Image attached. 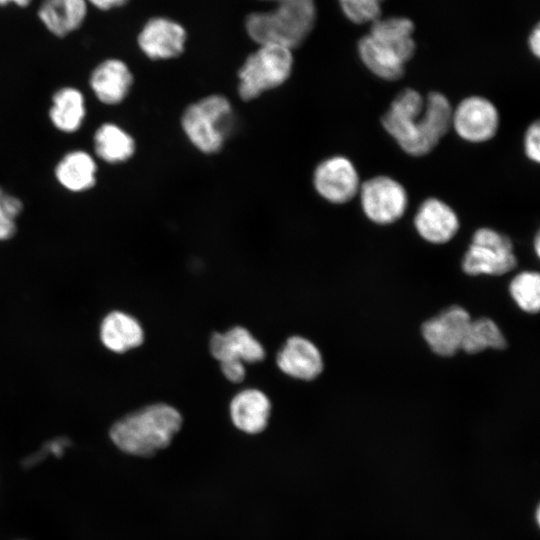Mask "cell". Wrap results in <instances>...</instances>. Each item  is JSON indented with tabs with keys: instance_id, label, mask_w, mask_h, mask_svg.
Returning <instances> with one entry per match:
<instances>
[{
	"instance_id": "obj_1",
	"label": "cell",
	"mask_w": 540,
	"mask_h": 540,
	"mask_svg": "<svg viewBox=\"0 0 540 540\" xmlns=\"http://www.w3.org/2000/svg\"><path fill=\"white\" fill-rule=\"evenodd\" d=\"M453 108L437 91L424 98L415 89L402 90L382 117V126L410 156L430 153L451 128Z\"/></svg>"
},
{
	"instance_id": "obj_2",
	"label": "cell",
	"mask_w": 540,
	"mask_h": 540,
	"mask_svg": "<svg viewBox=\"0 0 540 540\" xmlns=\"http://www.w3.org/2000/svg\"><path fill=\"white\" fill-rule=\"evenodd\" d=\"M182 417L174 407L157 403L145 406L116 421L109 435L122 452L150 457L170 445L180 430Z\"/></svg>"
},
{
	"instance_id": "obj_3",
	"label": "cell",
	"mask_w": 540,
	"mask_h": 540,
	"mask_svg": "<svg viewBox=\"0 0 540 540\" xmlns=\"http://www.w3.org/2000/svg\"><path fill=\"white\" fill-rule=\"evenodd\" d=\"M274 9L251 13L245 26L252 40L277 44L289 49L300 46L313 29L316 19L314 0H269Z\"/></svg>"
},
{
	"instance_id": "obj_4",
	"label": "cell",
	"mask_w": 540,
	"mask_h": 540,
	"mask_svg": "<svg viewBox=\"0 0 540 540\" xmlns=\"http://www.w3.org/2000/svg\"><path fill=\"white\" fill-rule=\"evenodd\" d=\"M181 129L190 144L205 155L219 153L234 125L230 100L219 93L190 103L182 112Z\"/></svg>"
},
{
	"instance_id": "obj_5",
	"label": "cell",
	"mask_w": 540,
	"mask_h": 540,
	"mask_svg": "<svg viewBox=\"0 0 540 540\" xmlns=\"http://www.w3.org/2000/svg\"><path fill=\"white\" fill-rule=\"evenodd\" d=\"M293 69L292 50L277 44H260L238 71L237 91L243 101L283 85Z\"/></svg>"
},
{
	"instance_id": "obj_6",
	"label": "cell",
	"mask_w": 540,
	"mask_h": 540,
	"mask_svg": "<svg viewBox=\"0 0 540 540\" xmlns=\"http://www.w3.org/2000/svg\"><path fill=\"white\" fill-rule=\"evenodd\" d=\"M517 264L510 238L492 228L477 229L466 251L462 268L469 275H502Z\"/></svg>"
},
{
	"instance_id": "obj_7",
	"label": "cell",
	"mask_w": 540,
	"mask_h": 540,
	"mask_svg": "<svg viewBox=\"0 0 540 540\" xmlns=\"http://www.w3.org/2000/svg\"><path fill=\"white\" fill-rule=\"evenodd\" d=\"M358 195L364 215L377 225L398 221L408 207L405 187L386 175H378L361 183Z\"/></svg>"
},
{
	"instance_id": "obj_8",
	"label": "cell",
	"mask_w": 540,
	"mask_h": 540,
	"mask_svg": "<svg viewBox=\"0 0 540 540\" xmlns=\"http://www.w3.org/2000/svg\"><path fill=\"white\" fill-rule=\"evenodd\" d=\"M499 123L497 107L483 96H468L452 111L451 127L462 140L469 143L491 140L498 131Z\"/></svg>"
},
{
	"instance_id": "obj_9",
	"label": "cell",
	"mask_w": 540,
	"mask_h": 540,
	"mask_svg": "<svg viewBox=\"0 0 540 540\" xmlns=\"http://www.w3.org/2000/svg\"><path fill=\"white\" fill-rule=\"evenodd\" d=\"M316 193L331 204H345L358 195L360 177L353 162L342 155L323 159L313 171Z\"/></svg>"
},
{
	"instance_id": "obj_10",
	"label": "cell",
	"mask_w": 540,
	"mask_h": 540,
	"mask_svg": "<svg viewBox=\"0 0 540 540\" xmlns=\"http://www.w3.org/2000/svg\"><path fill=\"white\" fill-rule=\"evenodd\" d=\"M470 321V315L465 309L452 306L424 322L422 335L434 353L452 356L461 349Z\"/></svg>"
},
{
	"instance_id": "obj_11",
	"label": "cell",
	"mask_w": 540,
	"mask_h": 540,
	"mask_svg": "<svg viewBox=\"0 0 540 540\" xmlns=\"http://www.w3.org/2000/svg\"><path fill=\"white\" fill-rule=\"evenodd\" d=\"M414 227L425 241L433 244L449 242L460 228L459 217L446 202L430 197L418 207Z\"/></svg>"
},
{
	"instance_id": "obj_12",
	"label": "cell",
	"mask_w": 540,
	"mask_h": 540,
	"mask_svg": "<svg viewBox=\"0 0 540 540\" xmlns=\"http://www.w3.org/2000/svg\"><path fill=\"white\" fill-rule=\"evenodd\" d=\"M186 40L184 28L167 18L150 19L138 36L142 52L152 60H166L179 56Z\"/></svg>"
},
{
	"instance_id": "obj_13",
	"label": "cell",
	"mask_w": 540,
	"mask_h": 540,
	"mask_svg": "<svg viewBox=\"0 0 540 540\" xmlns=\"http://www.w3.org/2000/svg\"><path fill=\"white\" fill-rule=\"evenodd\" d=\"M279 369L296 379L313 380L323 370V360L318 348L308 339L292 336L277 353Z\"/></svg>"
},
{
	"instance_id": "obj_14",
	"label": "cell",
	"mask_w": 540,
	"mask_h": 540,
	"mask_svg": "<svg viewBox=\"0 0 540 540\" xmlns=\"http://www.w3.org/2000/svg\"><path fill=\"white\" fill-rule=\"evenodd\" d=\"M209 348L212 356L220 363H256L265 358L263 346L241 326H235L224 333H214Z\"/></svg>"
},
{
	"instance_id": "obj_15",
	"label": "cell",
	"mask_w": 540,
	"mask_h": 540,
	"mask_svg": "<svg viewBox=\"0 0 540 540\" xmlns=\"http://www.w3.org/2000/svg\"><path fill=\"white\" fill-rule=\"evenodd\" d=\"M133 75L119 59H108L99 64L91 74L90 86L97 99L106 105H117L129 94Z\"/></svg>"
},
{
	"instance_id": "obj_16",
	"label": "cell",
	"mask_w": 540,
	"mask_h": 540,
	"mask_svg": "<svg viewBox=\"0 0 540 540\" xmlns=\"http://www.w3.org/2000/svg\"><path fill=\"white\" fill-rule=\"evenodd\" d=\"M271 412L269 398L254 388L242 390L230 403L233 424L247 434H258L268 425Z\"/></svg>"
},
{
	"instance_id": "obj_17",
	"label": "cell",
	"mask_w": 540,
	"mask_h": 540,
	"mask_svg": "<svg viewBox=\"0 0 540 540\" xmlns=\"http://www.w3.org/2000/svg\"><path fill=\"white\" fill-rule=\"evenodd\" d=\"M104 346L116 353H123L140 346L144 333L140 323L131 315L112 311L105 316L100 327Z\"/></svg>"
},
{
	"instance_id": "obj_18",
	"label": "cell",
	"mask_w": 540,
	"mask_h": 540,
	"mask_svg": "<svg viewBox=\"0 0 540 540\" xmlns=\"http://www.w3.org/2000/svg\"><path fill=\"white\" fill-rule=\"evenodd\" d=\"M357 49L362 63L375 76L386 81H395L403 76L406 63L402 58L368 34L359 40Z\"/></svg>"
},
{
	"instance_id": "obj_19",
	"label": "cell",
	"mask_w": 540,
	"mask_h": 540,
	"mask_svg": "<svg viewBox=\"0 0 540 540\" xmlns=\"http://www.w3.org/2000/svg\"><path fill=\"white\" fill-rule=\"evenodd\" d=\"M413 22L406 17L378 18L371 23L369 36L390 47L407 63L414 55Z\"/></svg>"
},
{
	"instance_id": "obj_20",
	"label": "cell",
	"mask_w": 540,
	"mask_h": 540,
	"mask_svg": "<svg viewBox=\"0 0 540 540\" xmlns=\"http://www.w3.org/2000/svg\"><path fill=\"white\" fill-rule=\"evenodd\" d=\"M97 165L93 157L82 150L67 153L55 168L57 181L67 190L83 192L96 182Z\"/></svg>"
},
{
	"instance_id": "obj_21",
	"label": "cell",
	"mask_w": 540,
	"mask_h": 540,
	"mask_svg": "<svg viewBox=\"0 0 540 540\" xmlns=\"http://www.w3.org/2000/svg\"><path fill=\"white\" fill-rule=\"evenodd\" d=\"M86 15L84 0H44L39 17L55 35L64 36L77 29Z\"/></svg>"
},
{
	"instance_id": "obj_22",
	"label": "cell",
	"mask_w": 540,
	"mask_h": 540,
	"mask_svg": "<svg viewBox=\"0 0 540 540\" xmlns=\"http://www.w3.org/2000/svg\"><path fill=\"white\" fill-rule=\"evenodd\" d=\"M96 155L111 164L123 163L135 153L136 143L131 134L115 123L102 124L94 134Z\"/></svg>"
},
{
	"instance_id": "obj_23",
	"label": "cell",
	"mask_w": 540,
	"mask_h": 540,
	"mask_svg": "<svg viewBox=\"0 0 540 540\" xmlns=\"http://www.w3.org/2000/svg\"><path fill=\"white\" fill-rule=\"evenodd\" d=\"M85 114V99L78 89L64 87L53 95L49 117L58 130L65 133L77 131L83 123Z\"/></svg>"
},
{
	"instance_id": "obj_24",
	"label": "cell",
	"mask_w": 540,
	"mask_h": 540,
	"mask_svg": "<svg viewBox=\"0 0 540 540\" xmlns=\"http://www.w3.org/2000/svg\"><path fill=\"white\" fill-rule=\"evenodd\" d=\"M505 347L506 340L501 330L493 320L485 317L470 321L461 345V349L469 354L479 353L488 348Z\"/></svg>"
},
{
	"instance_id": "obj_25",
	"label": "cell",
	"mask_w": 540,
	"mask_h": 540,
	"mask_svg": "<svg viewBox=\"0 0 540 540\" xmlns=\"http://www.w3.org/2000/svg\"><path fill=\"white\" fill-rule=\"evenodd\" d=\"M510 294L517 305L528 313H536L540 308V276L537 272L519 273L510 283Z\"/></svg>"
},
{
	"instance_id": "obj_26",
	"label": "cell",
	"mask_w": 540,
	"mask_h": 540,
	"mask_svg": "<svg viewBox=\"0 0 540 540\" xmlns=\"http://www.w3.org/2000/svg\"><path fill=\"white\" fill-rule=\"evenodd\" d=\"M384 0H339L344 15L355 24L373 22L380 18Z\"/></svg>"
},
{
	"instance_id": "obj_27",
	"label": "cell",
	"mask_w": 540,
	"mask_h": 540,
	"mask_svg": "<svg viewBox=\"0 0 540 540\" xmlns=\"http://www.w3.org/2000/svg\"><path fill=\"white\" fill-rule=\"evenodd\" d=\"M22 207L20 199L0 187V240H7L14 236L15 219L21 213Z\"/></svg>"
},
{
	"instance_id": "obj_28",
	"label": "cell",
	"mask_w": 540,
	"mask_h": 540,
	"mask_svg": "<svg viewBox=\"0 0 540 540\" xmlns=\"http://www.w3.org/2000/svg\"><path fill=\"white\" fill-rule=\"evenodd\" d=\"M70 445V440L66 437H58L46 442L36 453L27 456L22 465L25 468H30L37 465L49 455L61 457L65 449Z\"/></svg>"
},
{
	"instance_id": "obj_29",
	"label": "cell",
	"mask_w": 540,
	"mask_h": 540,
	"mask_svg": "<svg viewBox=\"0 0 540 540\" xmlns=\"http://www.w3.org/2000/svg\"><path fill=\"white\" fill-rule=\"evenodd\" d=\"M524 152L526 157L535 163L540 161V124L535 121L529 125L524 135Z\"/></svg>"
},
{
	"instance_id": "obj_30",
	"label": "cell",
	"mask_w": 540,
	"mask_h": 540,
	"mask_svg": "<svg viewBox=\"0 0 540 540\" xmlns=\"http://www.w3.org/2000/svg\"><path fill=\"white\" fill-rule=\"evenodd\" d=\"M220 368L227 380L240 383L245 378V367L242 362H222Z\"/></svg>"
},
{
	"instance_id": "obj_31",
	"label": "cell",
	"mask_w": 540,
	"mask_h": 540,
	"mask_svg": "<svg viewBox=\"0 0 540 540\" xmlns=\"http://www.w3.org/2000/svg\"><path fill=\"white\" fill-rule=\"evenodd\" d=\"M528 45L530 51L537 58L540 56V30L539 26H536L535 29L531 32L528 40Z\"/></svg>"
},
{
	"instance_id": "obj_32",
	"label": "cell",
	"mask_w": 540,
	"mask_h": 540,
	"mask_svg": "<svg viewBox=\"0 0 540 540\" xmlns=\"http://www.w3.org/2000/svg\"><path fill=\"white\" fill-rule=\"evenodd\" d=\"M89 1L97 8L103 9V10L121 6L127 2V0H89Z\"/></svg>"
},
{
	"instance_id": "obj_33",
	"label": "cell",
	"mask_w": 540,
	"mask_h": 540,
	"mask_svg": "<svg viewBox=\"0 0 540 540\" xmlns=\"http://www.w3.org/2000/svg\"><path fill=\"white\" fill-rule=\"evenodd\" d=\"M10 1L16 3L19 6H26L30 3L31 0H0V5H5Z\"/></svg>"
},
{
	"instance_id": "obj_34",
	"label": "cell",
	"mask_w": 540,
	"mask_h": 540,
	"mask_svg": "<svg viewBox=\"0 0 540 540\" xmlns=\"http://www.w3.org/2000/svg\"><path fill=\"white\" fill-rule=\"evenodd\" d=\"M535 253L539 256L540 253V236L539 233L536 234L534 240Z\"/></svg>"
}]
</instances>
